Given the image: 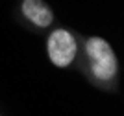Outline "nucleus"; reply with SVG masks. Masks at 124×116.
I'll list each match as a JSON object with an SVG mask.
<instances>
[{"instance_id":"obj_2","label":"nucleus","mask_w":124,"mask_h":116,"mask_svg":"<svg viewBox=\"0 0 124 116\" xmlns=\"http://www.w3.org/2000/svg\"><path fill=\"white\" fill-rule=\"evenodd\" d=\"M46 52H48V59H50V63L54 66L67 68L78 54L76 39H74V35L69 30H63V28L54 30L48 35Z\"/></svg>"},{"instance_id":"obj_3","label":"nucleus","mask_w":124,"mask_h":116,"mask_svg":"<svg viewBox=\"0 0 124 116\" xmlns=\"http://www.w3.org/2000/svg\"><path fill=\"white\" fill-rule=\"evenodd\" d=\"M22 13L37 28H48L54 20V13L45 0H22Z\"/></svg>"},{"instance_id":"obj_1","label":"nucleus","mask_w":124,"mask_h":116,"mask_svg":"<svg viewBox=\"0 0 124 116\" xmlns=\"http://www.w3.org/2000/svg\"><path fill=\"white\" fill-rule=\"evenodd\" d=\"M85 52H87L91 72L100 81H109L117 76L119 70V61L115 55L113 48L109 42L102 37H89L85 41Z\"/></svg>"}]
</instances>
